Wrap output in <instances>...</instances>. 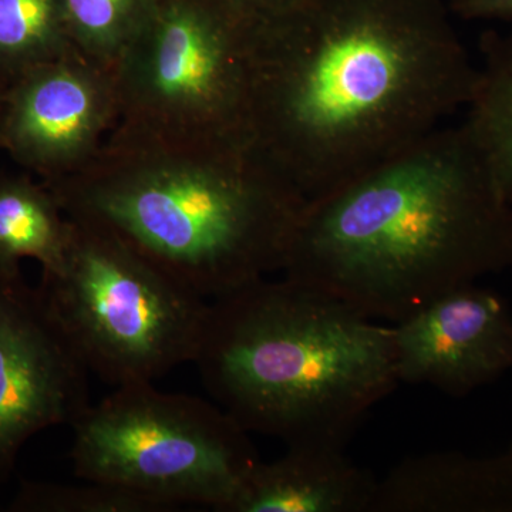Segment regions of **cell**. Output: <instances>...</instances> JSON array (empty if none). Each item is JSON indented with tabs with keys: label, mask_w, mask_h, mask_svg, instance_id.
I'll return each instance as SVG.
<instances>
[{
	"label": "cell",
	"mask_w": 512,
	"mask_h": 512,
	"mask_svg": "<svg viewBox=\"0 0 512 512\" xmlns=\"http://www.w3.org/2000/svg\"><path fill=\"white\" fill-rule=\"evenodd\" d=\"M477 74L427 0H302L254 30L249 143L315 200L443 127Z\"/></svg>",
	"instance_id": "cell-1"
},
{
	"label": "cell",
	"mask_w": 512,
	"mask_h": 512,
	"mask_svg": "<svg viewBox=\"0 0 512 512\" xmlns=\"http://www.w3.org/2000/svg\"><path fill=\"white\" fill-rule=\"evenodd\" d=\"M512 268V204L461 126L306 202L284 276L399 322Z\"/></svg>",
	"instance_id": "cell-2"
},
{
	"label": "cell",
	"mask_w": 512,
	"mask_h": 512,
	"mask_svg": "<svg viewBox=\"0 0 512 512\" xmlns=\"http://www.w3.org/2000/svg\"><path fill=\"white\" fill-rule=\"evenodd\" d=\"M66 217L94 222L208 301L284 269L305 198L245 146L107 137L49 180Z\"/></svg>",
	"instance_id": "cell-3"
},
{
	"label": "cell",
	"mask_w": 512,
	"mask_h": 512,
	"mask_svg": "<svg viewBox=\"0 0 512 512\" xmlns=\"http://www.w3.org/2000/svg\"><path fill=\"white\" fill-rule=\"evenodd\" d=\"M194 363L225 412L286 446L345 448L400 384L392 325L286 276L211 301Z\"/></svg>",
	"instance_id": "cell-4"
},
{
	"label": "cell",
	"mask_w": 512,
	"mask_h": 512,
	"mask_svg": "<svg viewBox=\"0 0 512 512\" xmlns=\"http://www.w3.org/2000/svg\"><path fill=\"white\" fill-rule=\"evenodd\" d=\"M254 30L227 0H156L111 70L117 116L109 136L165 146L251 144Z\"/></svg>",
	"instance_id": "cell-5"
},
{
	"label": "cell",
	"mask_w": 512,
	"mask_h": 512,
	"mask_svg": "<svg viewBox=\"0 0 512 512\" xmlns=\"http://www.w3.org/2000/svg\"><path fill=\"white\" fill-rule=\"evenodd\" d=\"M69 220L40 291L90 373L114 387L194 363L211 301L94 222Z\"/></svg>",
	"instance_id": "cell-6"
},
{
	"label": "cell",
	"mask_w": 512,
	"mask_h": 512,
	"mask_svg": "<svg viewBox=\"0 0 512 512\" xmlns=\"http://www.w3.org/2000/svg\"><path fill=\"white\" fill-rule=\"evenodd\" d=\"M72 427L77 477L174 508L228 512L261 461L249 431L221 406L150 382L116 387Z\"/></svg>",
	"instance_id": "cell-7"
},
{
	"label": "cell",
	"mask_w": 512,
	"mask_h": 512,
	"mask_svg": "<svg viewBox=\"0 0 512 512\" xmlns=\"http://www.w3.org/2000/svg\"><path fill=\"white\" fill-rule=\"evenodd\" d=\"M89 373L40 288L0 269V483L33 436L82 416Z\"/></svg>",
	"instance_id": "cell-8"
},
{
	"label": "cell",
	"mask_w": 512,
	"mask_h": 512,
	"mask_svg": "<svg viewBox=\"0 0 512 512\" xmlns=\"http://www.w3.org/2000/svg\"><path fill=\"white\" fill-rule=\"evenodd\" d=\"M113 73L83 55L43 64L18 80L2 137L49 180L90 160L116 123Z\"/></svg>",
	"instance_id": "cell-9"
},
{
	"label": "cell",
	"mask_w": 512,
	"mask_h": 512,
	"mask_svg": "<svg viewBox=\"0 0 512 512\" xmlns=\"http://www.w3.org/2000/svg\"><path fill=\"white\" fill-rule=\"evenodd\" d=\"M392 333L399 383L461 397L512 370V313L493 289H454L392 323Z\"/></svg>",
	"instance_id": "cell-10"
},
{
	"label": "cell",
	"mask_w": 512,
	"mask_h": 512,
	"mask_svg": "<svg viewBox=\"0 0 512 512\" xmlns=\"http://www.w3.org/2000/svg\"><path fill=\"white\" fill-rule=\"evenodd\" d=\"M377 480L345 448L288 446L259 461L228 512H369Z\"/></svg>",
	"instance_id": "cell-11"
},
{
	"label": "cell",
	"mask_w": 512,
	"mask_h": 512,
	"mask_svg": "<svg viewBox=\"0 0 512 512\" xmlns=\"http://www.w3.org/2000/svg\"><path fill=\"white\" fill-rule=\"evenodd\" d=\"M384 498L394 512H512V444L493 456L407 458L387 473Z\"/></svg>",
	"instance_id": "cell-12"
},
{
	"label": "cell",
	"mask_w": 512,
	"mask_h": 512,
	"mask_svg": "<svg viewBox=\"0 0 512 512\" xmlns=\"http://www.w3.org/2000/svg\"><path fill=\"white\" fill-rule=\"evenodd\" d=\"M483 53L461 126L512 204V32L485 37Z\"/></svg>",
	"instance_id": "cell-13"
},
{
	"label": "cell",
	"mask_w": 512,
	"mask_h": 512,
	"mask_svg": "<svg viewBox=\"0 0 512 512\" xmlns=\"http://www.w3.org/2000/svg\"><path fill=\"white\" fill-rule=\"evenodd\" d=\"M52 192L25 181L0 184V269L19 271V262L33 258L43 271L62 261L69 235V220L63 218Z\"/></svg>",
	"instance_id": "cell-14"
},
{
	"label": "cell",
	"mask_w": 512,
	"mask_h": 512,
	"mask_svg": "<svg viewBox=\"0 0 512 512\" xmlns=\"http://www.w3.org/2000/svg\"><path fill=\"white\" fill-rule=\"evenodd\" d=\"M82 55L62 0H0V67L22 79L43 64Z\"/></svg>",
	"instance_id": "cell-15"
},
{
	"label": "cell",
	"mask_w": 512,
	"mask_h": 512,
	"mask_svg": "<svg viewBox=\"0 0 512 512\" xmlns=\"http://www.w3.org/2000/svg\"><path fill=\"white\" fill-rule=\"evenodd\" d=\"M74 46L90 62L113 70L146 22L156 0H62Z\"/></svg>",
	"instance_id": "cell-16"
},
{
	"label": "cell",
	"mask_w": 512,
	"mask_h": 512,
	"mask_svg": "<svg viewBox=\"0 0 512 512\" xmlns=\"http://www.w3.org/2000/svg\"><path fill=\"white\" fill-rule=\"evenodd\" d=\"M64 485L25 481L10 512H164L171 505L148 495L103 483Z\"/></svg>",
	"instance_id": "cell-17"
},
{
	"label": "cell",
	"mask_w": 512,
	"mask_h": 512,
	"mask_svg": "<svg viewBox=\"0 0 512 512\" xmlns=\"http://www.w3.org/2000/svg\"><path fill=\"white\" fill-rule=\"evenodd\" d=\"M249 23L264 26L284 18L302 0H227Z\"/></svg>",
	"instance_id": "cell-18"
},
{
	"label": "cell",
	"mask_w": 512,
	"mask_h": 512,
	"mask_svg": "<svg viewBox=\"0 0 512 512\" xmlns=\"http://www.w3.org/2000/svg\"><path fill=\"white\" fill-rule=\"evenodd\" d=\"M454 8L467 19L512 20V0H457Z\"/></svg>",
	"instance_id": "cell-19"
},
{
	"label": "cell",
	"mask_w": 512,
	"mask_h": 512,
	"mask_svg": "<svg viewBox=\"0 0 512 512\" xmlns=\"http://www.w3.org/2000/svg\"><path fill=\"white\" fill-rule=\"evenodd\" d=\"M456 2H457V0H456ZM456 2H454V3H456Z\"/></svg>",
	"instance_id": "cell-20"
}]
</instances>
